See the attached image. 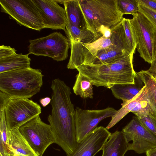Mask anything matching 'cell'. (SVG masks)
<instances>
[{
  "label": "cell",
  "instance_id": "obj_6",
  "mask_svg": "<svg viewBox=\"0 0 156 156\" xmlns=\"http://www.w3.org/2000/svg\"><path fill=\"white\" fill-rule=\"evenodd\" d=\"M130 19L140 56L151 64L156 53V28L142 13L138 12Z\"/></svg>",
  "mask_w": 156,
  "mask_h": 156
},
{
  "label": "cell",
  "instance_id": "obj_26",
  "mask_svg": "<svg viewBox=\"0 0 156 156\" xmlns=\"http://www.w3.org/2000/svg\"><path fill=\"white\" fill-rule=\"evenodd\" d=\"M0 140L4 144L9 145L10 132L8 129L5 109L0 110Z\"/></svg>",
  "mask_w": 156,
  "mask_h": 156
},
{
  "label": "cell",
  "instance_id": "obj_14",
  "mask_svg": "<svg viewBox=\"0 0 156 156\" xmlns=\"http://www.w3.org/2000/svg\"><path fill=\"white\" fill-rule=\"evenodd\" d=\"M104 145L102 156H124L128 150L129 142L122 131L111 133Z\"/></svg>",
  "mask_w": 156,
  "mask_h": 156
},
{
  "label": "cell",
  "instance_id": "obj_12",
  "mask_svg": "<svg viewBox=\"0 0 156 156\" xmlns=\"http://www.w3.org/2000/svg\"><path fill=\"white\" fill-rule=\"evenodd\" d=\"M43 20L44 28L65 30L67 18L65 10L55 0H32Z\"/></svg>",
  "mask_w": 156,
  "mask_h": 156
},
{
  "label": "cell",
  "instance_id": "obj_32",
  "mask_svg": "<svg viewBox=\"0 0 156 156\" xmlns=\"http://www.w3.org/2000/svg\"><path fill=\"white\" fill-rule=\"evenodd\" d=\"M51 98L49 97H46L41 99L40 102L43 107H45L51 103Z\"/></svg>",
  "mask_w": 156,
  "mask_h": 156
},
{
  "label": "cell",
  "instance_id": "obj_23",
  "mask_svg": "<svg viewBox=\"0 0 156 156\" xmlns=\"http://www.w3.org/2000/svg\"><path fill=\"white\" fill-rule=\"evenodd\" d=\"M124 29L125 40L130 53H134L137 47V42L134 35L130 19L123 18L122 20Z\"/></svg>",
  "mask_w": 156,
  "mask_h": 156
},
{
  "label": "cell",
  "instance_id": "obj_13",
  "mask_svg": "<svg viewBox=\"0 0 156 156\" xmlns=\"http://www.w3.org/2000/svg\"><path fill=\"white\" fill-rule=\"evenodd\" d=\"M111 133L103 126L96 127L78 143L72 153L66 156H94L102 150Z\"/></svg>",
  "mask_w": 156,
  "mask_h": 156
},
{
  "label": "cell",
  "instance_id": "obj_9",
  "mask_svg": "<svg viewBox=\"0 0 156 156\" xmlns=\"http://www.w3.org/2000/svg\"><path fill=\"white\" fill-rule=\"evenodd\" d=\"M5 114L9 131L40 115L41 108L37 103L29 99L11 98L6 106Z\"/></svg>",
  "mask_w": 156,
  "mask_h": 156
},
{
  "label": "cell",
  "instance_id": "obj_11",
  "mask_svg": "<svg viewBox=\"0 0 156 156\" xmlns=\"http://www.w3.org/2000/svg\"><path fill=\"white\" fill-rule=\"evenodd\" d=\"M75 124L76 139L80 143L95 129L101 120L112 117L117 112L112 107L100 110H84L77 107L75 109Z\"/></svg>",
  "mask_w": 156,
  "mask_h": 156
},
{
  "label": "cell",
  "instance_id": "obj_24",
  "mask_svg": "<svg viewBox=\"0 0 156 156\" xmlns=\"http://www.w3.org/2000/svg\"><path fill=\"white\" fill-rule=\"evenodd\" d=\"M119 9L121 14H130L133 16L139 12L136 0H117Z\"/></svg>",
  "mask_w": 156,
  "mask_h": 156
},
{
  "label": "cell",
  "instance_id": "obj_10",
  "mask_svg": "<svg viewBox=\"0 0 156 156\" xmlns=\"http://www.w3.org/2000/svg\"><path fill=\"white\" fill-rule=\"evenodd\" d=\"M122 131L129 142L132 141L129 144L128 151L141 154L156 147V136L143 125L136 116L134 117Z\"/></svg>",
  "mask_w": 156,
  "mask_h": 156
},
{
  "label": "cell",
  "instance_id": "obj_31",
  "mask_svg": "<svg viewBox=\"0 0 156 156\" xmlns=\"http://www.w3.org/2000/svg\"><path fill=\"white\" fill-rule=\"evenodd\" d=\"M151 64L150 67L147 70L153 77L156 78V53L155 57Z\"/></svg>",
  "mask_w": 156,
  "mask_h": 156
},
{
  "label": "cell",
  "instance_id": "obj_27",
  "mask_svg": "<svg viewBox=\"0 0 156 156\" xmlns=\"http://www.w3.org/2000/svg\"><path fill=\"white\" fill-rule=\"evenodd\" d=\"M138 7L139 12L144 15L156 28V12L146 6L139 4Z\"/></svg>",
  "mask_w": 156,
  "mask_h": 156
},
{
  "label": "cell",
  "instance_id": "obj_4",
  "mask_svg": "<svg viewBox=\"0 0 156 156\" xmlns=\"http://www.w3.org/2000/svg\"><path fill=\"white\" fill-rule=\"evenodd\" d=\"M85 18L87 29L98 39L102 26L111 28L120 23L123 15L119 11L117 0H78Z\"/></svg>",
  "mask_w": 156,
  "mask_h": 156
},
{
  "label": "cell",
  "instance_id": "obj_28",
  "mask_svg": "<svg viewBox=\"0 0 156 156\" xmlns=\"http://www.w3.org/2000/svg\"><path fill=\"white\" fill-rule=\"evenodd\" d=\"M16 50L10 46L4 45L0 46V59L9 57L15 53Z\"/></svg>",
  "mask_w": 156,
  "mask_h": 156
},
{
  "label": "cell",
  "instance_id": "obj_17",
  "mask_svg": "<svg viewBox=\"0 0 156 156\" xmlns=\"http://www.w3.org/2000/svg\"><path fill=\"white\" fill-rule=\"evenodd\" d=\"M9 144L15 156H38L20 133L18 128L10 131Z\"/></svg>",
  "mask_w": 156,
  "mask_h": 156
},
{
  "label": "cell",
  "instance_id": "obj_3",
  "mask_svg": "<svg viewBox=\"0 0 156 156\" xmlns=\"http://www.w3.org/2000/svg\"><path fill=\"white\" fill-rule=\"evenodd\" d=\"M43 75L38 69L29 68L0 73V91L11 98L29 99L39 92Z\"/></svg>",
  "mask_w": 156,
  "mask_h": 156
},
{
  "label": "cell",
  "instance_id": "obj_33",
  "mask_svg": "<svg viewBox=\"0 0 156 156\" xmlns=\"http://www.w3.org/2000/svg\"><path fill=\"white\" fill-rule=\"evenodd\" d=\"M146 154V156H156V147L148 151Z\"/></svg>",
  "mask_w": 156,
  "mask_h": 156
},
{
  "label": "cell",
  "instance_id": "obj_15",
  "mask_svg": "<svg viewBox=\"0 0 156 156\" xmlns=\"http://www.w3.org/2000/svg\"><path fill=\"white\" fill-rule=\"evenodd\" d=\"M147 90L144 85L140 91L135 97L125 104L112 117L106 128L108 130L116 124L128 113L136 109L142 102L148 100Z\"/></svg>",
  "mask_w": 156,
  "mask_h": 156
},
{
  "label": "cell",
  "instance_id": "obj_5",
  "mask_svg": "<svg viewBox=\"0 0 156 156\" xmlns=\"http://www.w3.org/2000/svg\"><path fill=\"white\" fill-rule=\"evenodd\" d=\"M1 11L20 25L38 31L44 28L40 13L32 0H0Z\"/></svg>",
  "mask_w": 156,
  "mask_h": 156
},
{
  "label": "cell",
  "instance_id": "obj_16",
  "mask_svg": "<svg viewBox=\"0 0 156 156\" xmlns=\"http://www.w3.org/2000/svg\"><path fill=\"white\" fill-rule=\"evenodd\" d=\"M63 4L66 13L67 22L80 29H87L86 21L78 0H63Z\"/></svg>",
  "mask_w": 156,
  "mask_h": 156
},
{
  "label": "cell",
  "instance_id": "obj_25",
  "mask_svg": "<svg viewBox=\"0 0 156 156\" xmlns=\"http://www.w3.org/2000/svg\"><path fill=\"white\" fill-rule=\"evenodd\" d=\"M135 115L143 125L156 136V119L149 113L136 114Z\"/></svg>",
  "mask_w": 156,
  "mask_h": 156
},
{
  "label": "cell",
  "instance_id": "obj_21",
  "mask_svg": "<svg viewBox=\"0 0 156 156\" xmlns=\"http://www.w3.org/2000/svg\"><path fill=\"white\" fill-rule=\"evenodd\" d=\"M65 31L69 41L87 43L97 40L89 30L80 29L67 22Z\"/></svg>",
  "mask_w": 156,
  "mask_h": 156
},
{
  "label": "cell",
  "instance_id": "obj_1",
  "mask_svg": "<svg viewBox=\"0 0 156 156\" xmlns=\"http://www.w3.org/2000/svg\"><path fill=\"white\" fill-rule=\"evenodd\" d=\"M51 88L52 109L48 121L55 139V143L68 155L73 152L78 144L76 136L75 110L71 100V89L63 80L58 78L52 81Z\"/></svg>",
  "mask_w": 156,
  "mask_h": 156
},
{
  "label": "cell",
  "instance_id": "obj_30",
  "mask_svg": "<svg viewBox=\"0 0 156 156\" xmlns=\"http://www.w3.org/2000/svg\"><path fill=\"white\" fill-rule=\"evenodd\" d=\"M10 99L9 95L0 91V110L5 109Z\"/></svg>",
  "mask_w": 156,
  "mask_h": 156
},
{
  "label": "cell",
  "instance_id": "obj_20",
  "mask_svg": "<svg viewBox=\"0 0 156 156\" xmlns=\"http://www.w3.org/2000/svg\"><path fill=\"white\" fill-rule=\"evenodd\" d=\"M142 87L136 81L135 84L115 85L110 89L114 96L117 99L121 100L123 105L138 94Z\"/></svg>",
  "mask_w": 156,
  "mask_h": 156
},
{
  "label": "cell",
  "instance_id": "obj_34",
  "mask_svg": "<svg viewBox=\"0 0 156 156\" xmlns=\"http://www.w3.org/2000/svg\"><path fill=\"white\" fill-rule=\"evenodd\" d=\"M0 154V156H2V155L1 154Z\"/></svg>",
  "mask_w": 156,
  "mask_h": 156
},
{
  "label": "cell",
  "instance_id": "obj_18",
  "mask_svg": "<svg viewBox=\"0 0 156 156\" xmlns=\"http://www.w3.org/2000/svg\"><path fill=\"white\" fill-rule=\"evenodd\" d=\"M29 54L15 53L9 57L0 59V73L30 67L31 59L28 57Z\"/></svg>",
  "mask_w": 156,
  "mask_h": 156
},
{
  "label": "cell",
  "instance_id": "obj_2",
  "mask_svg": "<svg viewBox=\"0 0 156 156\" xmlns=\"http://www.w3.org/2000/svg\"><path fill=\"white\" fill-rule=\"evenodd\" d=\"M134 53L124 55L108 63L82 64L76 69L97 87L110 89L117 84H135L137 75L133 66Z\"/></svg>",
  "mask_w": 156,
  "mask_h": 156
},
{
  "label": "cell",
  "instance_id": "obj_22",
  "mask_svg": "<svg viewBox=\"0 0 156 156\" xmlns=\"http://www.w3.org/2000/svg\"><path fill=\"white\" fill-rule=\"evenodd\" d=\"M93 85L90 81L79 72L73 87L74 93L83 98L92 99L93 96Z\"/></svg>",
  "mask_w": 156,
  "mask_h": 156
},
{
  "label": "cell",
  "instance_id": "obj_19",
  "mask_svg": "<svg viewBox=\"0 0 156 156\" xmlns=\"http://www.w3.org/2000/svg\"><path fill=\"white\" fill-rule=\"evenodd\" d=\"M136 73L145 87L151 115L156 119V78L147 70H142Z\"/></svg>",
  "mask_w": 156,
  "mask_h": 156
},
{
  "label": "cell",
  "instance_id": "obj_8",
  "mask_svg": "<svg viewBox=\"0 0 156 156\" xmlns=\"http://www.w3.org/2000/svg\"><path fill=\"white\" fill-rule=\"evenodd\" d=\"M18 129L38 156H42L47 148L55 143L50 125L42 121L40 115L21 126Z\"/></svg>",
  "mask_w": 156,
  "mask_h": 156
},
{
  "label": "cell",
  "instance_id": "obj_7",
  "mask_svg": "<svg viewBox=\"0 0 156 156\" xmlns=\"http://www.w3.org/2000/svg\"><path fill=\"white\" fill-rule=\"evenodd\" d=\"M29 42V54L48 57L58 62L68 57L70 41L60 32H55L45 37L30 40Z\"/></svg>",
  "mask_w": 156,
  "mask_h": 156
},
{
  "label": "cell",
  "instance_id": "obj_29",
  "mask_svg": "<svg viewBox=\"0 0 156 156\" xmlns=\"http://www.w3.org/2000/svg\"><path fill=\"white\" fill-rule=\"evenodd\" d=\"M139 4L146 6L156 12V0H136Z\"/></svg>",
  "mask_w": 156,
  "mask_h": 156
}]
</instances>
